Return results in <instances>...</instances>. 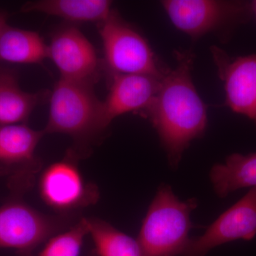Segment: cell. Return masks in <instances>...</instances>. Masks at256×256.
I'll return each mask as SVG.
<instances>
[{"instance_id": "obj_1", "label": "cell", "mask_w": 256, "mask_h": 256, "mask_svg": "<svg viewBox=\"0 0 256 256\" xmlns=\"http://www.w3.org/2000/svg\"><path fill=\"white\" fill-rule=\"evenodd\" d=\"M178 66L162 79L150 105L141 112L159 134L170 164L176 168L190 143L202 136L206 108L192 80L193 55L178 54Z\"/></svg>"}, {"instance_id": "obj_2", "label": "cell", "mask_w": 256, "mask_h": 256, "mask_svg": "<svg viewBox=\"0 0 256 256\" xmlns=\"http://www.w3.org/2000/svg\"><path fill=\"white\" fill-rule=\"evenodd\" d=\"M196 206L195 198L180 201L170 186H160L137 239L143 255L184 256L191 240L190 215Z\"/></svg>"}, {"instance_id": "obj_3", "label": "cell", "mask_w": 256, "mask_h": 256, "mask_svg": "<svg viewBox=\"0 0 256 256\" xmlns=\"http://www.w3.org/2000/svg\"><path fill=\"white\" fill-rule=\"evenodd\" d=\"M94 86L60 79L50 98V114L44 132L66 134L85 146L107 129L102 118V101Z\"/></svg>"}, {"instance_id": "obj_4", "label": "cell", "mask_w": 256, "mask_h": 256, "mask_svg": "<svg viewBox=\"0 0 256 256\" xmlns=\"http://www.w3.org/2000/svg\"><path fill=\"white\" fill-rule=\"evenodd\" d=\"M98 24L104 64L110 76L142 74L162 79L169 72L160 66L146 38L116 10Z\"/></svg>"}, {"instance_id": "obj_5", "label": "cell", "mask_w": 256, "mask_h": 256, "mask_svg": "<svg viewBox=\"0 0 256 256\" xmlns=\"http://www.w3.org/2000/svg\"><path fill=\"white\" fill-rule=\"evenodd\" d=\"M76 216L44 214L24 202L12 201L0 207V247L32 254L42 242L72 226Z\"/></svg>"}, {"instance_id": "obj_6", "label": "cell", "mask_w": 256, "mask_h": 256, "mask_svg": "<svg viewBox=\"0 0 256 256\" xmlns=\"http://www.w3.org/2000/svg\"><path fill=\"white\" fill-rule=\"evenodd\" d=\"M78 158L69 151L66 158L48 165L40 175V196L58 215L76 216L98 200V190L85 180L77 164Z\"/></svg>"}, {"instance_id": "obj_7", "label": "cell", "mask_w": 256, "mask_h": 256, "mask_svg": "<svg viewBox=\"0 0 256 256\" xmlns=\"http://www.w3.org/2000/svg\"><path fill=\"white\" fill-rule=\"evenodd\" d=\"M162 4L175 28L192 38L222 28H235L252 15L247 2L166 0Z\"/></svg>"}, {"instance_id": "obj_8", "label": "cell", "mask_w": 256, "mask_h": 256, "mask_svg": "<svg viewBox=\"0 0 256 256\" xmlns=\"http://www.w3.org/2000/svg\"><path fill=\"white\" fill-rule=\"evenodd\" d=\"M45 133L26 124H0V174L8 175L12 188L25 191L42 168L36 149Z\"/></svg>"}, {"instance_id": "obj_9", "label": "cell", "mask_w": 256, "mask_h": 256, "mask_svg": "<svg viewBox=\"0 0 256 256\" xmlns=\"http://www.w3.org/2000/svg\"><path fill=\"white\" fill-rule=\"evenodd\" d=\"M48 58L60 74V79L94 86L100 75L101 62L92 42L78 28L68 24L53 34Z\"/></svg>"}, {"instance_id": "obj_10", "label": "cell", "mask_w": 256, "mask_h": 256, "mask_svg": "<svg viewBox=\"0 0 256 256\" xmlns=\"http://www.w3.org/2000/svg\"><path fill=\"white\" fill-rule=\"evenodd\" d=\"M256 236V188L226 210L201 236L191 238L183 256H205L222 244Z\"/></svg>"}, {"instance_id": "obj_11", "label": "cell", "mask_w": 256, "mask_h": 256, "mask_svg": "<svg viewBox=\"0 0 256 256\" xmlns=\"http://www.w3.org/2000/svg\"><path fill=\"white\" fill-rule=\"evenodd\" d=\"M212 50L224 82L227 106L256 122V54L232 60L217 47Z\"/></svg>"}, {"instance_id": "obj_12", "label": "cell", "mask_w": 256, "mask_h": 256, "mask_svg": "<svg viewBox=\"0 0 256 256\" xmlns=\"http://www.w3.org/2000/svg\"><path fill=\"white\" fill-rule=\"evenodd\" d=\"M102 101V118L106 128L116 118L133 111L143 112L159 90L162 79L142 74H116Z\"/></svg>"}, {"instance_id": "obj_13", "label": "cell", "mask_w": 256, "mask_h": 256, "mask_svg": "<svg viewBox=\"0 0 256 256\" xmlns=\"http://www.w3.org/2000/svg\"><path fill=\"white\" fill-rule=\"evenodd\" d=\"M111 5L107 0H40L26 3L22 11L58 16L72 24H100L110 15Z\"/></svg>"}, {"instance_id": "obj_14", "label": "cell", "mask_w": 256, "mask_h": 256, "mask_svg": "<svg viewBox=\"0 0 256 256\" xmlns=\"http://www.w3.org/2000/svg\"><path fill=\"white\" fill-rule=\"evenodd\" d=\"M48 58V46L40 34L6 26L0 35V60L21 64H41Z\"/></svg>"}, {"instance_id": "obj_15", "label": "cell", "mask_w": 256, "mask_h": 256, "mask_svg": "<svg viewBox=\"0 0 256 256\" xmlns=\"http://www.w3.org/2000/svg\"><path fill=\"white\" fill-rule=\"evenodd\" d=\"M214 190L220 198L239 188H256V152L234 153L224 164H217L210 172Z\"/></svg>"}, {"instance_id": "obj_16", "label": "cell", "mask_w": 256, "mask_h": 256, "mask_svg": "<svg viewBox=\"0 0 256 256\" xmlns=\"http://www.w3.org/2000/svg\"><path fill=\"white\" fill-rule=\"evenodd\" d=\"M43 96L24 92L14 74L0 68V124H24Z\"/></svg>"}, {"instance_id": "obj_17", "label": "cell", "mask_w": 256, "mask_h": 256, "mask_svg": "<svg viewBox=\"0 0 256 256\" xmlns=\"http://www.w3.org/2000/svg\"><path fill=\"white\" fill-rule=\"evenodd\" d=\"M88 235L94 242V256H144L138 240L105 220L85 218Z\"/></svg>"}, {"instance_id": "obj_18", "label": "cell", "mask_w": 256, "mask_h": 256, "mask_svg": "<svg viewBox=\"0 0 256 256\" xmlns=\"http://www.w3.org/2000/svg\"><path fill=\"white\" fill-rule=\"evenodd\" d=\"M88 234L85 218H80L72 226L50 237L36 255L28 254L20 256H79Z\"/></svg>"}, {"instance_id": "obj_19", "label": "cell", "mask_w": 256, "mask_h": 256, "mask_svg": "<svg viewBox=\"0 0 256 256\" xmlns=\"http://www.w3.org/2000/svg\"><path fill=\"white\" fill-rule=\"evenodd\" d=\"M8 14L0 10V35L4 28L8 26Z\"/></svg>"}, {"instance_id": "obj_20", "label": "cell", "mask_w": 256, "mask_h": 256, "mask_svg": "<svg viewBox=\"0 0 256 256\" xmlns=\"http://www.w3.org/2000/svg\"><path fill=\"white\" fill-rule=\"evenodd\" d=\"M250 8H252V14H254L256 18V0L250 2Z\"/></svg>"}]
</instances>
